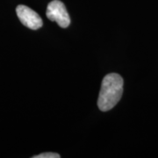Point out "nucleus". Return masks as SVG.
<instances>
[{
	"label": "nucleus",
	"mask_w": 158,
	"mask_h": 158,
	"mask_svg": "<svg viewBox=\"0 0 158 158\" xmlns=\"http://www.w3.org/2000/svg\"><path fill=\"white\" fill-rule=\"evenodd\" d=\"M123 78L118 74H108L103 78L98 99L100 111L107 112L118 104L123 93Z\"/></svg>",
	"instance_id": "nucleus-1"
},
{
	"label": "nucleus",
	"mask_w": 158,
	"mask_h": 158,
	"mask_svg": "<svg viewBox=\"0 0 158 158\" xmlns=\"http://www.w3.org/2000/svg\"><path fill=\"white\" fill-rule=\"evenodd\" d=\"M47 17L51 21L56 22L61 27L66 28L70 24V18L64 4L59 0H53L47 8Z\"/></svg>",
	"instance_id": "nucleus-2"
},
{
	"label": "nucleus",
	"mask_w": 158,
	"mask_h": 158,
	"mask_svg": "<svg viewBox=\"0 0 158 158\" xmlns=\"http://www.w3.org/2000/svg\"><path fill=\"white\" fill-rule=\"evenodd\" d=\"M16 12L20 22L28 28L37 30L40 28L43 25L42 19L40 17L39 14L27 6L23 5L18 6L16 8Z\"/></svg>",
	"instance_id": "nucleus-3"
},
{
	"label": "nucleus",
	"mask_w": 158,
	"mask_h": 158,
	"mask_svg": "<svg viewBox=\"0 0 158 158\" xmlns=\"http://www.w3.org/2000/svg\"><path fill=\"white\" fill-rule=\"evenodd\" d=\"M60 155L57 154V153H42V154H40L38 156H33V158H60Z\"/></svg>",
	"instance_id": "nucleus-4"
}]
</instances>
